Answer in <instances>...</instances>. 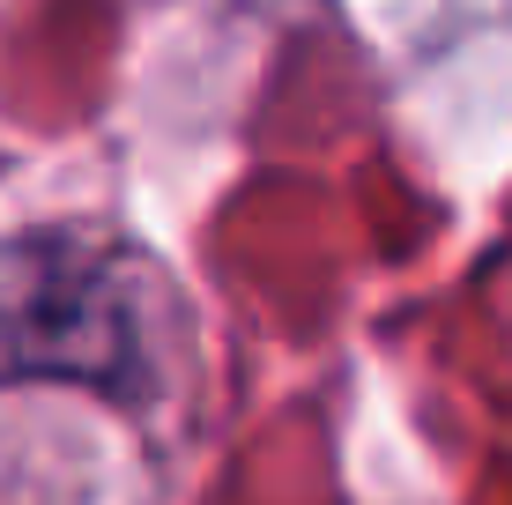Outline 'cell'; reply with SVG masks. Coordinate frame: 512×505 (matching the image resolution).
Listing matches in <instances>:
<instances>
[]
</instances>
